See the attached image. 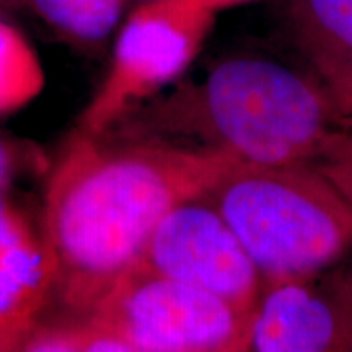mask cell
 I'll list each match as a JSON object with an SVG mask.
<instances>
[{
  "label": "cell",
  "instance_id": "obj_1",
  "mask_svg": "<svg viewBox=\"0 0 352 352\" xmlns=\"http://www.w3.org/2000/svg\"><path fill=\"white\" fill-rule=\"evenodd\" d=\"M233 162L158 138L77 132L44 195L43 243L64 307L90 314L139 263L160 220L208 191Z\"/></svg>",
  "mask_w": 352,
  "mask_h": 352
},
{
  "label": "cell",
  "instance_id": "obj_2",
  "mask_svg": "<svg viewBox=\"0 0 352 352\" xmlns=\"http://www.w3.org/2000/svg\"><path fill=\"white\" fill-rule=\"evenodd\" d=\"M131 114L135 121L126 135L253 165L318 164L338 155L352 135V116L314 74L254 54L220 60L202 82Z\"/></svg>",
  "mask_w": 352,
  "mask_h": 352
},
{
  "label": "cell",
  "instance_id": "obj_3",
  "mask_svg": "<svg viewBox=\"0 0 352 352\" xmlns=\"http://www.w3.org/2000/svg\"><path fill=\"white\" fill-rule=\"evenodd\" d=\"M264 285L316 277L352 252V204L315 165L233 162L206 191Z\"/></svg>",
  "mask_w": 352,
  "mask_h": 352
},
{
  "label": "cell",
  "instance_id": "obj_4",
  "mask_svg": "<svg viewBox=\"0 0 352 352\" xmlns=\"http://www.w3.org/2000/svg\"><path fill=\"white\" fill-rule=\"evenodd\" d=\"M116 352H245L252 316L135 264L85 316Z\"/></svg>",
  "mask_w": 352,
  "mask_h": 352
},
{
  "label": "cell",
  "instance_id": "obj_5",
  "mask_svg": "<svg viewBox=\"0 0 352 352\" xmlns=\"http://www.w3.org/2000/svg\"><path fill=\"white\" fill-rule=\"evenodd\" d=\"M214 13L199 0H147L132 10L107 76L80 113L77 132L107 134L175 82L208 38Z\"/></svg>",
  "mask_w": 352,
  "mask_h": 352
},
{
  "label": "cell",
  "instance_id": "obj_6",
  "mask_svg": "<svg viewBox=\"0 0 352 352\" xmlns=\"http://www.w3.org/2000/svg\"><path fill=\"white\" fill-rule=\"evenodd\" d=\"M138 264L250 316L263 292L253 259L206 192L179 202L160 220Z\"/></svg>",
  "mask_w": 352,
  "mask_h": 352
},
{
  "label": "cell",
  "instance_id": "obj_7",
  "mask_svg": "<svg viewBox=\"0 0 352 352\" xmlns=\"http://www.w3.org/2000/svg\"><path fill=\"white\" fill-rule=\"evenodd\" d=\"M246 351H352V302L327 272L264 285L248 324Z\"/></svg>",
  "mask_w": 352,
  "mask_h": 352
},
{
  "label": "cell",
  "instance_id": "obj_8",
  "mask_svg": "<svg viewBox=\"0 0 352 352\" xmlns=\"http://www.w3.org/2000/svg\"><path fill=\"white\" fill-rule=\"evenodd\" d=\"M287 15L310 72L352 116V0H289Z\"/></svg>",
  "mask_w": 352,
  "mask_h": 352
},
{
  "label": "cell",
  "instance_id": "obj_9",
  "mask_svg": "<svg viewBox=\"0 0 352 352\" xmlns=\"http://www.w3.org/2000/svg\"><path fill=\"white\" fill-rule=\"evenodd\" d=\"M51 290L44 243L0 191V320L32 331Z\"/></svg>",
  "mask_w": 352,
  "mask_h": 352
},
{
  "label": "cell",
  "instance_id": "obj_10",
  "mask_svg": "<svg viewBox=\"0 0 352 352\" xmlns=\"http://www.w3.org/2000/svg\"><path fill=\"white\" fill-rule=\"evenodd\" d=\"M46 76L36 50L16 26L0 19V118L41 94Z\"/></svg>",
  "mask_w": 352,
  "mask_h": 352
},
{
  "label": "cell",
  "instance_id": "obj_11",
  "mask_svg": "<svg viewBox=\"0 0 352 352\" xmlns=\"http://www.w3.org/2000/svg\"><path fill=\"white\" fill-rule=\"evenodd\" d=\"M54 32L77 44H98L120 21L126 0H25Z\"/></svg>",
  "mask_w": 352,
  "mask_h": 352
},
{
  "label": "cell",
  "instance_id": "obj_12",
  "mask_svg": "<svg viewBox=\"0 0 352 352\" xmlns=\"http://www.w3.org/2000/svg\"><path fill=\"white\" fill-rule=\"evenodd\" d=\"M321 173L333 182L352 204V155H336L314 164Z\"/></svg>",
  "mask_w": 352,
  "mask_h": 352
},
{
  "label": "cell",
  "instance_id": "obj_13",
  "mask_svg": "<svg viewBox=\"0 0 352 352\" xmlns=\"http://www.w3.org/2000/svg\"><path fill=\"white\" fill-rule=\"evenodd\" d=\"M30 333H32L30 329L20 328L16 324L0 320V352L20 351Z\"/></svg>",
  "mask_w": 352,
  "mask_h": 352
},
{
  "label": "cell",
  "instance_id": "obj_14",
  "mask_svg": "<svg viewBox=\"0 0 352 352\" xmlns=\"http://www.w3.org/2000/svg\"><path fill=\"white\" fill-rule=\"evenodd\" d=\"M13 171H15V158L7 142L0 139V191L10 182Z\"/></svg>",
  "mask_w": 352,
  "mask_h": 352
},
{
  "label": "cell",
  "instance_id": "obj_15",
  "mask_svg": "<svg viewBox=\"0 0 352 352\" xmlns=\"http://www.w3.org/2000/svg\"><path fill=\"white\" fill-rule=\"evenodd\" d=\"M336 270H333L329 274L334 280H336L338 284H340V287L344 290L346 296L349 297V300L352 302V256L349 259H346L344 263H338Z\"/></svg>",
  "mask_w": 352,
  "mask_h": 352
},
{
  "label": "cell",
  "instance_id": "obj_16",
  "mask_svg": "<svg viewBox=\"0 0 352 352\" xmlns=\"http://www.w3.org/2000/svg\"><path fill=\"white\" fill-rule=\"evenodd\" d=\"M204 7H208L209 10L217 12L220 8H227V7H233L239 6V3H245L250 2V0H199Z\"/></svg>",
  "mask_w": 352,
  "mask_h": 352
},
{
  "label": "cell",
  "instance_id": "obj_17",
  "mask_svg": "<svg viewBox=\"0 0 352 352\" xmlns=\"http://www.w3.org/2000/svg\"><path fill=\"white\" fill-rule=\"evenodd\" d=\"M19 3H25V0H0V7H15Z\"/></svg>",
  "mask_w": 352,
  "mask_h": 352
},
{
  "label": "cell",
  "instance_id": "obj_18",
  "mask_svg": "<svg viewBox=\"0 0 352 352\" xmlns=\"http://www.w3.org/2000/svg\"><path fill=\"white\" fill-rule=\"evenodd\" d=\"M338 155H352V135H351V139H349V142L346 144V147L342 148V151L338 153ZM336 157V155H334Z\"/></svg>",
  "mask_w": 352,
  "mask_h": 352
}]
</instances>
